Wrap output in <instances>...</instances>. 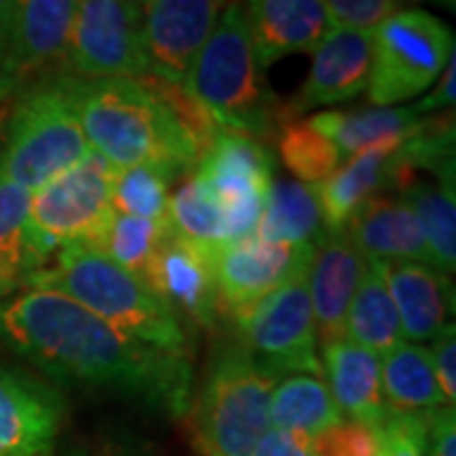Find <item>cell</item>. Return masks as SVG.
Instances as JSON below:
<instances>
[{"mask_svg": "<svg viewBox=\"0 0 456 456\" xmlns=\"http://www.w3.org/2000/svg\"><path fill=\"white\" fill-rule=\"evenodd\" d=\"M74 99L89 147L122 170L158 165L178 180L198 158L173 114L137 79H79Z\"/></svg>", "mask_w": 456, "mask_h": 456, "instance_id": "cell-2", "label": "cell"}, {"mask_svg": "<svg viewBox=\"0 0 456 456\" xmlns=\"http://www.w3.org/2000/svg\"><path fill=\"white\" fill-rule=\"evenodd\" d=\"M317 456H380V434L378 428L355 421H342L312 441Z\"/></svg>", "mask_w": 456, "mask_h": 456, "instance_id": "cell-37", "label": "cell"}, {"mask_svg": "<svg viewBox=\"0 0 456 456\" xmlns=\"http://www.w3.org/2000/svg\"><path fill=\"white\" fill-rule=\"evenodd\" d=\"M380 391L388 413H426L449 406L439 391L428 350L416 342H398L380 355Z\"/></svg>", "mask_w": 456, "mask_h": 456, "instance_id": "cell-27", "label": "cell"}, {"mask_svg": "<svg viewBox=\"0 0 456 456\" xmlns=\"http://www.w3.org/2000/svg\"><path fill=\"white\" fill-rule=\"evenodd\" d=\"M454 53V31L436 16L406 8L370 31V79L373 107H395L419 97L444 71Z\"/></svg>", "mask_w": 456, "mask_h": 456, "instance_id": "cell-8", "label": "cell"}, {"mask_svg": "<svg viewBox=\"0 0 456 456\" xmlns=\"http://www.w3.org/2000/svg\"><path fill=\"white\" fill-rule=\"evenodd\" d=\"M424 114L411 107H368L353 112H320L310 119L317 132H322L342 158H353L365 147L406 140L421 127Z\"/></svg>", "mask_w": 456, "mask_h": 456, "instance_id": "cell-24", "label": "cell"}, {"mask_svg": "<svg viewBox=\"0 0 456 456\" xmlns=\"http://www.w3.org/2000/svg\"><path fill=\"white\" fill-rule=\"evenodd\" d=\"M142 281L180 322L188 320L198 327L221 325L224 307L216 289L211 259L206 251L175 236L173 228L152 254Z\"/></svg>", "mask_w": 456, "mask_h": 456, "instance_id": "cell-14", "label": "cell"}, {"mask_svg": "<svg viewBox=\"0 0 456 456\" xmlns=\"http://www.w3.org/2000/svg\"><path fill=\"white\" fill-rule=\"evenodd\" d=\"M365 269L368 259L347 239L345 231L325 233L320 244L314 246L307 272V289L317 340L330 342L345 338L347 307Z\"/></svg>", "mask_w": 456, "mask_h": 456, "instance_id": "cell-19", "label": "cell"}, {"mask_svg": "<svg viewBox=\"0 0 456 456\" xmlns=\"http://www.w3.org/2000/svg\"><path fill=\"white\" fill-rule=\"evenodd\" d=\"M388 287L403 338L411 342L434 340L454 310V287L449 277L419 261H373Z\"/></svg>", "mask_w": 456, "mask_h": 456, "instance_id": "cell-21", "label": "cell"}, {"mask_svg": "<svg viewBox=\"0 0 456 456\" xmlns=\"http://www.w3.org/2000/svg\"><path fill=\"white\" fill-rule=\"evenodd\" d=\"M74 74H59L20 92L0 150V180L38 191L92 150L84 134Z\"/></svg>", "mask_w": 456, "mask_h": 456, "instance_id": "cell-5", "label": "cell"}, {"mask_svg": "<svg viewBox=\"0 0 456 456\" xmlns=\"http://www.w3.org/2000/svg\"><path fill=\"white\" fill-rule=\"evenodd\" d=\"M345 338L373 350L378 358L393 350L398 342H403L398 312L373 261H368V269L360 277L358 289L347 307Z\"/></svg>", "mask_w": 456, "mask_h": 456, "instance_id": "cell-30", "label": "cell"}, {"mask_svg": "<svg viewBox=\"0 0 456 456\" xmlns=\"http://www.w3.org/2000/svg\"><path fill=\"white\" fill-rule=\"evenodd\" d=\"M244 8L261 69L289 53L314 51L335 28L325 0H246Z\"/></svg>", "mask_w": 456, "mask_h": 456, "instance_id": "cell-20", "label": "cell"}, {"mask_svg": "<svg viewBox=\"0 0 456 456\" xmlns=\"http://www.w3.org/2000/svg\"><path fill=\"white\" fill-rule=\"evenodd\" d=\"M193 175L203 180L224 206L228 241H241L256 233L274 183V158L259 140L221 127Z\"/></svg>", "mask_w": 456, "mask_h": 456, "instance_id": "cell-11", "label": "cell"}, {"mask_svg": "<svg viewBox=\"0 0 456 456\" xmlns=\"http://www.w3.org/2000/svg\"><path fill=\"white\" fill-rule=\"evenodd\" d=\"M33 191L0 180V299L28 287L46 264L28 241Z\"/></svg>", "mask_w": 456, "mask_h": 456, "instance_id": "cell-29", "label": "cell"}, {"mask_svg": "<svg viewBox=\"0 0 456 456\" xmlns=\"http://www.w3.org/2000/svg\"><path fill=\"white\" fill-rule=\"evenodd\" d=\"M0 340L56 380L132 395L170 416L191 406V360L132 340L46 287L0 302Z\"/></svg>", "mask_w": 456, "mask_h": 456, "instance_id": "cell-1", "label": "cell"}, {"mask_svg": "<svg viewBox=\"0 0 456 456\" xmlns=\"http://www.w3.org/2000/svg\"><path fill=\"white\" fill-rule=\"evenodd\" d=\"M71 456H79V454H71Z\"/></svg>", "mask_w": 456, "mask_h": 456, "instance_id": "cell-45", "label": "cell"}, {"mask_svg": "<svg viewBox=\"0 0 456 456\" xmlns=\"http://www.w3.org/2000/svg\"><path fill=\"white\" fill-rule=\"evenodd\" d=\"M251 456H317L312 441L299 439L294 434L279 431V428H269L261 441L256 444L254 454Z\"/></svg>", "mask_w": 456, "mask_h": 456, "instance_id": "cell-42", "label": "cell"}, {"mask_svg": "<svg viewBox=\"0 0 456 456\" xmlns=\"http://www.w3.org/2000/svg\"><path fill=\"white\" fill-rule=\"evenodd\" d=\"M416 0H325L327 13L335 28H355L373 31L386 18L406 11V5Z\"/></svg>", "mask_w": 456, "mask_h": 456, "instance_id": "cell-36", "label": "cell"}, {"mask_svg": "<svg viewBox=\"0 0 456 456\" xmlns=\"http://www.w3.org/2000/svg\"><path fill=\"white\" fill-rule=\"evenodd\" d=\"M454 99H456V59L454 53L449 56V61L444 66V77H441V82L436 84V89L424 97L421 102H416V110L421 114L436 112V110H452L454 107Z\"/></svg>", "mask_w": 456, "mask_h": 456, "instance_id": "cell-43", "label": "cell"}, {"mask_svg": "<svg viewBox=\"0 0 456 456\" xmlns=\"http://www.w3.org/2000/svg\"><path fill=\"white\" fill-rule=\"evenodd\" d=\"M137 82L142 84L152 97L160 99L165 104V110L173 114V119L178 122L183 134L188 137V142H191L193 152H196L198 163H200V158L213 145L216 134L221 132V127H218V122L211 117V112L188 92L185 84L165 82V79L152 77V74L140 77Z\"/></svg>", "mask_w": 456, "mask_h": 456, "instance_id": "cell-35", "label": "cell"}, {"mask_svg": "<svg viewBox=\"0 0 456 456\" xmlns=\"http://www.w3.org/2000/svg\"><path fill=\"white\" fill-rule=\"evenodd\" d=\"M279 378L239 342L216 347L191 408V431L203 456H251L272 428L269 403Z\"/></svg>", "mask_w": 456, "mask_h": 456, "instance_id": "cell-6", "label": "cell"}, {"mask_svg": "<svg viewBox=\"0 0 456 456\" xmlns=\"http://www.w3.org/2000/svg\"><path fill=\"white\" fill-rule=\"evenodd\" d=\"M167 224L183 241L211 254L228 241V224L224 206L196 175L185 180L167 203Z\"/></svg>", "mask_w": 456, "mask_h": 456, "instance_id": "cell-31", "label": "cell"}, {"mask_svg": "<svg viewBox=\"0 0 456 456\" xmlns=\"http://www.w3.org/2000/svg\"><path fill=\"white\" fill-rule=\"evenodd\" d=\"M378 434L386 456H424L426 413H388Z\"/></svg>", "mask_w": 456, "mask_h": 456, "instance_id": "cell-38", "label": "cell"}, {"mask_svg": "<svg viewBox=\"0 0 456 456\" xmlns=\"http://www.w3.org/2000/svg\"><path fill=\"white\" fill-rule=\"evenodd\" d=\"M147 74L185 84L224 0H140Z\"/></svg>", "mask_w": 456, "mask_h": 456, "instance_id": "cell-13", "label": "cell"}, {"mask_svg": "<svg viewBox=\"0 0 456 456\" xmlns=\"http://www.w3.org/2000/svg\"><path fill=\"white\" fill-rule=\"evenodd\" d=\"M314 246L272 244L259 236L231 241L208 254L224 317L256 305L287 281L310 272Z\"/></svg>", "mask_w": 456, "mask_h": 456, "instance_id": "cell-12", "label": "cell"}, {"mask_svg": "<svg viewBox=\"0 0 456 456\" xmlns=\"http://www.w3.org/2000/svg\"><path fill=\"white\" fill-rule=\"evenodd\" d=\"M368 79L370 31L332 28L325 41L314 49L307 82L302 84V89L287 104H281V114L302 117L314 107L355 99L368 89Z\"/></svg>", "mask_w": 456, "mask_h": 456, "instance_id": "cell-16", "label": "cell"}, {"mask_svg": "<svg viewBox=\"0 0 456 456\" xmlns=\"http://www.w3.org/2000/svg\"><path fill=\"white\" fill-rule=\"evenodd\" d=\"M347 239L368 261L428 264L424 233L401 193L370 198L345 226Z\"/></svg>", "mask_w": 456, "mask_h": 456, "instance_id": "cell-23", "label": "cell"}, {"mask_svg": "<svg viewBox=\"0 0 456 456\" xmlns=\"http://www.w3.org/2000/svg\"><path fill=\"white\" fill-rule=\"evenodd\" d=\"M175 178L158 165H132L114 173L112 208L137 218H167L170 185Z\"/></svg>", "mask_w": 456, "mask_h": 456, "instance_id": "cell-34", "label": "cell"}, {"mask_svg": "<svg viewBox=\"0 0 456 456\" xmlns=\"http://www.w3.org/2000/svg\"><path fill=\"white\" fill-rule=\"evenodd\" d=\"M406 140H393V142H380V145L360 150L325 183L314 188L320 198L327 233L345 231L347 221L370 198L401 191L408 180L413 178L416 170L408 165L403 155Z\"/></svg>", "mask_w": 456, "mask_h": 456, "instance_id": "cell-15", "label": "cell"}, {"mask_svg": "<svg viewBox=\"0 0 456 456\" xmlns=\"http://www.w3.org/2000/svg\"><path fill=\"white\" fill-rule=\"evenodd\" d=\"M231 322L236 342L274 378L284 373L322 375L307 274L236 312Z\"/></svg>", "mask_w": 456, "mask_h": 456, "instance_id": "cell-9", "label": "cell"}, {"mask_svg": "<svg viewBox=\"0 0 456 456\" xmlns=\"http://www.w3.org/2000/svg\"><path fill=\"white\" fill-rule=\"evenodd\" d=\"M28 287L66 294L132 340L152 345L170 355H191L188 332L178 317L150 292L142 279L97 248L82 244L59 248L56 264L41 269Z\"/></svg>", "mask_w": 456, "mask_h": 456, "instance_id": "cell-3", "label": "cell"}, {"mask_svg": "<svg viewBox=\"0 0 456 456\" xmlns=\"http://www.w3.org/2000/svg\"><path fill=\"white\" fill-rule=\"evenodd\" d=\"M64 419V401L33 378L0 370V456H49Z\"/></svg>", "mask_w": 456, "mask_h": 456, "instance_id": "cell-17", "label": "cell"}, {"mask_svg": "<svg viewBox=\"0 0 456 456\" xmlns=\"http://www.w3.org/2000/svg\"><path fill=\"white\" fill-rule=\"evenodd\" d=\"M325 233L317 191L299 180H274L254 236L272 244L317 246Z\"/></svg>", "mask_w": 456, "mask_h": 456, "instance_id": "cell-25", "label": "cell"}, {"mask_svg": "<svg viewBox=\"0 0 456 456\" xmlns=\"http://www.w3.org/2000/svg\"><path fill=\"white\" fill-rule=\"evenodd\" d=\"M424 456H456L454 406H439L426 411Z\"/></svg>", "mask_w": 456, "mask_h": 456, "instance_id": "cell-40", "label": "cell"}, {"mask_svg": "<svg viewBox=\"0 0 456 456\" xmlns=\"http://www.w3.org/2000/svg\"><path fill=\"white\" fill-rule=\"evenodd\" d=\"M272 428L314 441L345 419L320 375L294 373L277 380L269 403Z\"/></svg>", "mask_w": 456, "mask_h": 456, "instance_id": "cell-26", "label": "cell"}, {"mask_svg": "<svg viewBox=\"0 0 456 456\" xmlns=\"http://www.w3.org/2000/svg\"><path fill=\"white\" fill-rule=\"evenodd\" d=\"M188 92L218 127L254 140L277 134L281 102L256 61L244 3H228L188 74Z\"/></svg>", "mask_w": 456, "mask_h": 456, "instance_id": "cell-4", "label": "cell"}, {"mask_svg": "<svg viewBox=\"0 0 456 456\" xmlns=\"http://www.w3.org/2000/svg\"><path fill=\"white\" fill-rule=\"evenodd\" d=\"M431 3H436V5L446 8V11H454L456 8V0H431Z\"/></svg>", "mask_w": 456, "mask_h": 456, "instance_id": "cell-44", "label": "cell"}, {"mask_svg": "<svg viewBox=\"0 0 456 456\" xmlns=\"http://www.w3.org/2000/svg\"><path fill=\"white\" fill-rule=\"evenodd\" d=\"M74 0H18L13 38L16 92L66 71Z\"/></svg>", "mask_w": 456, "mask_h": 456, "instance_id": "cell-18", "label": "cell"}, {"mask_svg": "<svg viewBox=\"0 0 456 456\" xmlns=\"http://www.w3.org/2000/svg\"><path fill=\"white\" fill-rule=\"evenodd\" d=\"M322 373L327 391L345 421L380 428L388 406L380 391V358L358 342L338 338L322 342Z\"/></svg>", "mask_w": 456, "mask_h": 456, "instance_id": "cell-22", "label": "cell"}, {"mask_svg": "<svg viewBox=\"0 0 456 456\" xmlns=\"http://www.w3.org/2000/svg\"><path fill=\"white\" fill-rule=\"evenodd\" d=\"M117 167L89 150L66 173L33 191L28 241L46 264L69 244L99 248L112 221V180Z\"/></svg>", "mask_w": 456, "mask_h": 456, "instance_id": "cell-7", "label": "cell"}, {"mask_svg": "<svg viewBox=\"0 0 456 456\" xmlns=\"http://www.w3.org/2000/svg\"><path fill=\"white\" fill-rule=\"evenodd\" d=\"M66 71L79 79H140L147 74L140 0H74Z\"/></svg>", "mask_w": 456, "mask_h": 456, "instance_id": "cell-10", "label": "cell"}, {"mask_svg": "<svg viewBox=\"0 0 456 456\" xmlns=\"http://www.w3.org/2000/svg\"><path fill=\"white\" fill-rule=\"evenodd\" d=\"M167 231H170L167 218L155 221V218H137V216L114 211L97 251L107 254L119 266H125L127 272L142 279L147 264L158 251L160 241L167 236Z\"/></svg>", "mask_w": 456, "mask_h": 456, "instance_id": "cell-33", "label": "cell"}, {"mask_svg": "<svg viewBox=\"0 0 456 456\" xmlns=\"http://www.w3.org/2000/svg\"><path fill=\"white\" fill-rule=\"evenodd\" d=\"M284 167L305 185L317 188L342 165L338 147L317 132L310 122L299 117H287L279 112L277 134H274Z\"/></svg>", "mask_w": 456, "mask_h": 456, "instance_id": "cell-32", "label": "cell"}, {"mask_svg": "<svg viewBox=\"0 0 456 456\" xmlns=\"http://www.w3.org/2000/svg\"><path fill=\"white\" fill-rule=\"evenodd\" d=\"M428 358H431V368L436 375L439 391L444 395V401L449 406H454L456 401V330L452 322L441 327V332L431 340Z\"/></svg>", "mask_w": 456, "mask_h": 456, "instance_id": "cell-39", "label": "cell"}, {"mask_svg": "<svg viewBox=\"0 0 456 456\" xmlns=\"http://www.w3.org/2000/svg\"><path fill=\"white\" fill-rule=\"evenodd\" d=\"M424 233L428 261L444 274L456 266V198L454 183L413 178L398 191Z\"/></svg>", "mask_w": 456, "mask_h": 456, "instance_id": "cell-28", "label": "cell"}, {"mask_svg": "<svg viewBox=\"0 0 456 456\" xmlns=\"http://www.w3.org/2000/svg\"><path fill=\"white\" fill-rule=\"evenodd\" d=\"M16 18L18 0H0V99L16 94V82H13Z\"/></svg>", "mask_w": 456, "mask_h": 456, "instance_id": "cell-41", "label": "cell"}, {"mask_svg": "<svg viewBox=\"0 0 456 456\" xmlns=\"http://www.w3.org/2000/svg\"><path fill=\"white\" fill-rule=\"evenodd\" d=\"M380 456H386V454H380Z\"/></svg>", "mask_w": 456, "mask_h": 456, "instance_id": "cell-46", "label": "cell"}]
</instances>
